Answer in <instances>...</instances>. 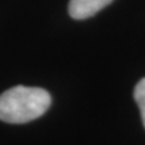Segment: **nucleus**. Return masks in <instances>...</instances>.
I'll use <instances>...</instances> for the list:
<instances>
[{"mask_svg": "<svg viewBox=\"0 0 145 145\" xmlns=\"http://www.w3.org/2000/svg\"><path fill=\"white\" fill-rule=\"evenodd\" d=\"M50 106L51 95L47 90L19 85L0 94V120L8 124H26L43 116Z\"/></svg>", "mask_w": 145, "mask_h": 145, "instance_id": "1", "label": "nucleus"}, {"mask_svg": "<svg viewBox=\"0 0 145 145\" xmlns=\"http://www.w3.org/2000/svg\"><path fill=\"white\" fill-rule=\"evenodd\" d=\"M113 0H70L69 14L72 19L83 20L94 16L98 11L109 5Z\"/></svg>", "mask_w": 145, "mask_h": 145, "instance_id": "2", "label": "nucleus"}, {"mask_svg": "<svg viewBox=\"0 0 145 145\" xmlns=\"http://www.w3.org/2000/svg\"><path fill=\"white\" fill-rule=\"evenodd\" d=\"M133 97H135L137 106L140 109L142 124H144V128H145V78L138 81V83L136 85L135 91H133Z\"/></svg>", "mask_w": 145, "mask_h": 145, "instance_id": "3", "label": "nucleus"}]
</instances>
